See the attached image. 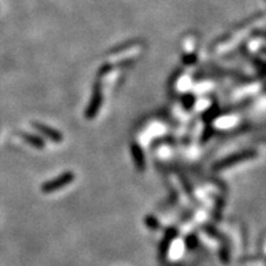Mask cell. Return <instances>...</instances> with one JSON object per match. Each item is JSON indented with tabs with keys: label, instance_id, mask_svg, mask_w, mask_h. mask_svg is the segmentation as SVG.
Segmentation results:
<instances>
[{
	"label": "cell",
	"instance_id": "6da1fadb",
	"mask_svg": "<svg viewBox=\"0 0 266 266\" xmlns=\"http://www.w3.org/2000/svg\"><path fill=\"white\" fill-rule=\"evenodd\" d=\"M256 155V152L254 150H243V152L235 153V154H232L229 157L223 158V159L218 160L217 163L213 164V170L215 171H219V170H224V169L229 168L232 165H235L238 163L245 162V160L249 159H254Z\"/></svg>",
	"mask_w": 266,
	"mask_h": 266
},
{
	"label": "cell",
	"instance_id": "7a4b0ae2",
	"mask_svg": "<svg viewBox=\"0 0 266 266\" xmlns=\"http://www.w3.org/2000/svg\"><path fill=\"white\" fill-rule=\"evenodd\" d=\"M74 178L75 175L72 171H66V173H63L62 175L57 176L53 180H50L47 181V183H45V184L41 186V190H42V192H45V194H51V192L58 191V190L66 186V185L72 184L73 181H74Z\"/></svg>",
	"mask_w": 266,
	"mask_h": 266
},
{
	"label": "cell",
	"instance_id": "3957f363",
	"mask_svg": "<svg viewBox=\"0 0 266 266\" xmlns=\"http://www.w3.org/2000/svg\"><path fill=\"white\" fill-rule=\"evenodd\" d=\"M101 102H102L101 91H100V88H98V85H96L95 89H94L91 102L89 104L88 109H86V112H85L86 118L91 120V118L95 117V115L98 114V111L100 110V106H101Z\"/></svg>",
	"mask_w": 266,
	"mask_h": 266
},
{
	"label": "cell",
	"instance_id": "277c9868",
	"mask_svg": "<svg viewBox=\"0 0 266 266\" xmlns=\"http://www.w3.org/2000/svg\"><path fill=\"white\" fill-rule=\"evenodd\" d=\"M32 126L36 128V130L38 131V132H41L45 137H47V138H50L51 141L56 142V143H61L62 141H63V136H62V133L58 132V131L53 130V128L48 127V126L43 125V123L41 122H32Z\"/></svg>",
	"mask_w": 266,
	"mask_h": 266
},
{
	"label": "cell",
	"instance_id": "5b68a950",
	"mask_svg": "<svg viewBox=\"0 0 266 266\" xmlns=\"http://www.w3.org/2000/svg\"><path fill=\"white\" fill-rule=\"evenodd\" d=\"M131 153H132L133 162L138 171L146 170V158H144V153L142 150L141 146L137 143L131 144Z\"/></svg>",
	"mask_w": 266,
	"mask_h": 266
},
{
	"label": "cell",
	"instance_id": "8992f818",
	"mask_svg": "<svg viewBox=\"0 0 266 266\" xmlns=\"http://www.w3.org/2000/svg\"><path fill=\"white\" fill-rule=\"evenodd\" d=\"M176 235H178V231H176L175 228H169L168 231L165 232V235L164 238H163L162 243H160V248H159L160 254H162V255H165V254L168 253L170 243L175 239Z\"/></svg>",
	"mask_w": 266,
	"mask_h": 266
},
{
	"label": "cell",
	"instance_id": "52a82bcc",
	"mask_svg": "<svg viewBox=\"0 0 266 266\" xmlns=\"http://www.w3.org/2000/svg\"><path fill=\"white\" fill-rule=\"evenodd\" d=\"M21 137L26 143L31 144L32 147H35L37 149L45 148V141L40 137L35 136V134H30V133H21Z\"/></svg>",
	"mask_w": 266,
	"mask_h": 266
},
{
	"label": "cell",
	"instance_id": "ba28073f",
	"mask_svg": "<svg viewBox=\"0 0 266 266\" xmlns=\"http://www.w3.org/2000/svg\"><path fill=\"white\" fill-rule=\"evenodd\" d=\"M144 223H146V226L148 227L149 229H152V231H158V229H160L159 221L155 218L154 216H146Z\"/></svg>",
	"mask_w": 266,
	"mask_h": 266
},
{
	"label": "cell",
	"instance_id": "9c48e42d",
	"mask_svg": "<svg viewBox=\"0 0 266 266\" xmlns=\"http://www.w3.org/2000/svg\"><path fill=\"white\" fill-rule=\"evenodd\" d=\"M185 243H186V247L189 249H194L199 244V240H197V237H195V235H190V237L186 238V242Z\"/></svg>",
	"mask_w": 266,
	"mask_h": 266
},
{
	"label": "cell",
	"instance_id": "30bf717a",
	"mask_svg": "<svg viewBox=\"0 0 266 266\" xmlns=\"http://www.w3.org/2000/svg\"><path fill=\"white\" fill-rule=\"evenodd\" d=\"M219 255H221V260L223 261V263H228V261H229V253H228V250H227L226 247L222 248L221 251H219Z\"/></svg>",
	"mask_w": 266,
	"mask_h": 266
}]
</instances>
